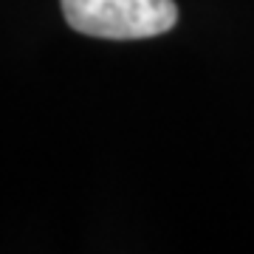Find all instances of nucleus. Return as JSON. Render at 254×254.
Wrapping results in <instances>:
<instances>
[{"mask_svg": "<svg viewBox=\"0 0 254 254\" xmlns=\"http://www.w3.org/2000/svg\"><path fill=\"white\" fill-rule=\"evenodd\" d=\"M68 26L102 40H144L175 26L173 0H63Z\"/></svg>", "mask_w": 254, "mask_h": 254, "instance_id": "1", "label": "nucleus"}]
</instances>
